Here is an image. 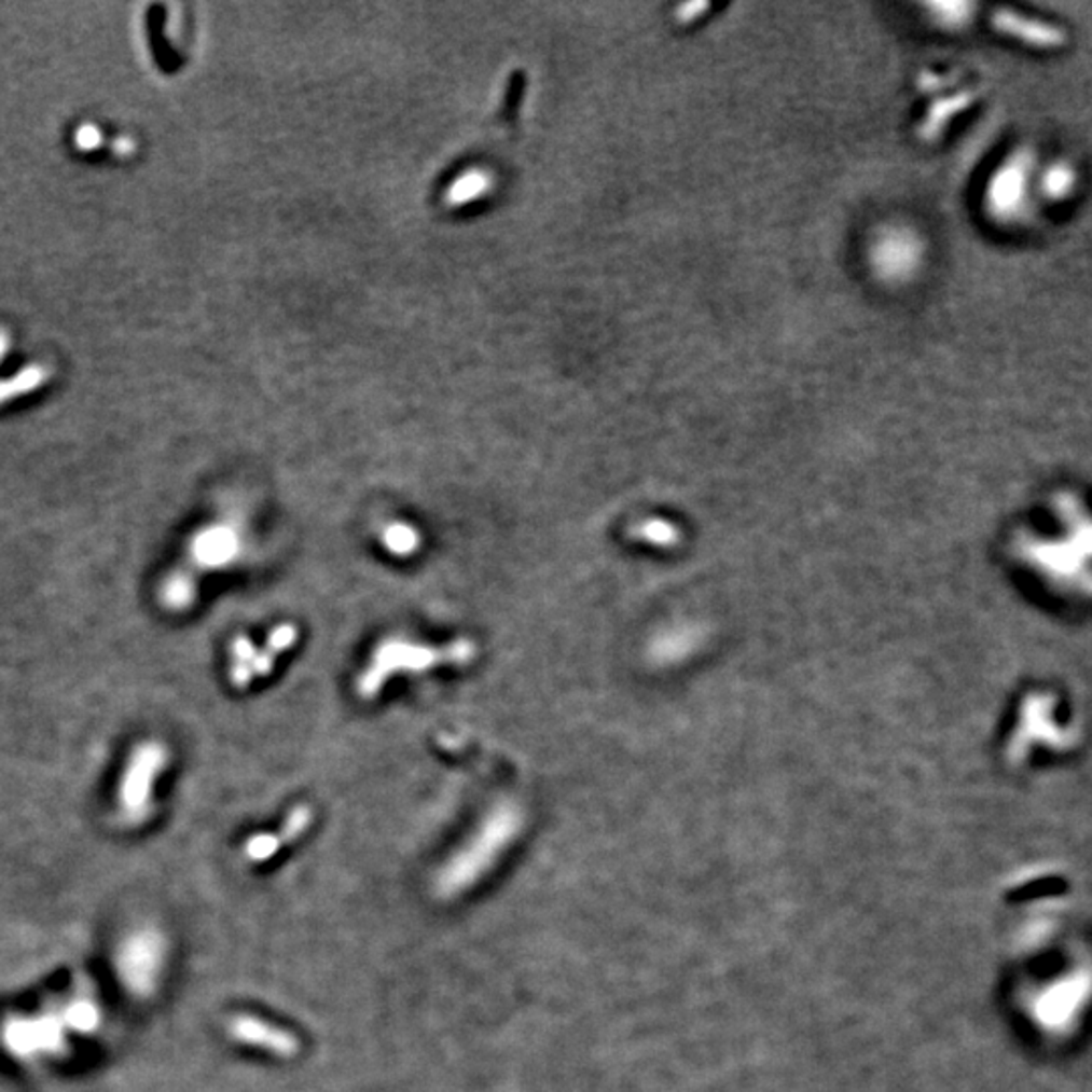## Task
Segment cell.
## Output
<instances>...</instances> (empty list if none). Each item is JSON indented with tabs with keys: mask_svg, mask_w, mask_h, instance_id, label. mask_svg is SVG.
I'll return each mask as SVG.
<instances>
[{
	"mask_svg": "<svg viewBox=\"0 0 1092 1092\" xmlns=\"http://www.w3.org/2000/svg\"><path fill=\"white\" fill-rule=\"evenodd\" d=\"M166 761V752L156 743H147L134 752L130 766L126 771V782L122 789V799L128 810H138L147 803L154 775Z\"/></svg>",
	"mask_w": 1092,
	"mask_h": 1092,
	"instance_id": "3957f363",
	"label": "cell"
},
{
	"mask_svg": "<svg viewBox=\"0 0 1092 1092\" xmlns=\"http://www.w3.org/2000/svg\"><path fill=\"white\" fill-rule=\"evenodd\" d=\"M239 553L237 533L229 526H211L196 535L193 540V556L196 563L217 569L231 563Z\"/></svg>",
	"mask_w": 1092,
	"mask_h": 1092,
	"instance_id": "277c9868",
	"label": "cell"
},
{
	"mask_svg": "<svg viewBox=\"0 0 1092 1092\" xmlns=\"http://www.w3.org/2000/svg\"><path fill=\"white\" fill-rule=\"evenodd\" d=\"M419 533L405 522H392L383 530V544L391 555H413L419 549Z\"/></svg>",
	"mask_w": 1092,
	"mask_h": 1092,
	"instance_id": "52a82bcc",
	"label": "cell"
},
{
	"mask_svg": "<svg viewBox=\"0 0 1092 1092\" xmlns=\"http://www.w3.org/2000/svg\"><path fill=\"white\" fill-rule=\"evenodd\" d=\"M233 655L237 658V662H245L249 664L255 655V646L251 644L249 637L239 636L233 641Z\"/></svg>",
	"mask_w": 1092,
	"mask_h": 1092,
	"instance_id": "7c38bea8",
	"label": "cell"
},
{
	"mask_svg": "<svg viewBox=\"0 0 1092 1092\" xmlns=\"http://www.w3.org/2000/svg\"><path fill=\"white\" fill-rule=\"evenodd\" d=\"M473 644L459 639L447 648L415 646L401 639H389L376 648L371 666L359 678L360 699H373L395 672H424L441 664H466L473 658Z\"/></svg>",
	"mask_w": 1092,
	"mask_h": 1092,
	"instance_id": "6da1fadb",
	"label": "cell"
},
{
	"mask_svg": "<svg viewBox=\"0 0 1092 1092\" xmlns=\"http://www.w3.org/2000/svg\"><path fill=\"white\" fill-rule=\"evenodd\" d=\"M253 676H267L272 668H274V653L263 650V652H255L253 660L249 662Z\"/></svg>",
	"mask_w": 1092,
	"mask_h": 1092,
	"instance_id": "8fae6325",
	"label": "cell"
},
{
	"mask_svg": "<svg viewBox=\"0 0 1092 1092\" xmlns=\"http://www.w3.org/2000/svg\"><path fill=\"white\" fill-rule=\"evenodd\" d=\"M195 597V585L186 575H175L163 589L164 604L170 605L172 609H184L193 604Z\"/></svg>",
	"mask_w": 1092,
	"mask_h": 1092,
	"instance_id": "ba28073f",
	"label": "cell"
},
{
	"mask_svg": "<svg viewBox=\"0 0 1092 1092\" xmlns=\"http://www.w3.org/2000/svg\"><path fill=\"white\" fill-rule=\"evenodd\" d=\"M310 824V810L308 807H295L292 815L288 817V824L284 826V833L279 840H294L304 832Z\"/></svg>",
	"mask_w": 1092,
	"mask_h": 1092,
	"instance_id": "9c48e42d",
	"label": "cell"
},
{
	"mask_svg": "<svg viewBox=\"0 0 1092 1092\" xmlns=\"http://www.w3.org/2000/svg\"><path fill=\"white\" fill-rule=\"evenodd\" d=\"M253 680V672L251 666L245 664V662H235L233 668H231V682L235 688H245V686L251 685Z\"/></svg>",
	"mask_w": 1092,
	"mask_h": 1092,
	"instance_id": "4fadbf2b",
	"label": "cell"
},
{
	"mask_svg": "<svg viewBox=\"0 0 1092 1092\" xmlns=\"http://www.w3.org/2000/svg\"><path fill=\"white\" fill-rule=\"evenodd\" d=\"M295 637H298V632H295L294 625H290V623L279 625V627H276V630L272 632V636H269V641H267V648H265V650L272 653L284 652V650H288V648L294 644Z\"/></svg>",
	"mask_w": 1092,
	"mask_h": 1092,
	"instance_id": "30bf717a",
	"label": "cell"
},
{
	"mask_svg": "<svg viewBox=\"0 0 1092 1092\" xmlns=\"http://www.w3.org/2000/svg\"><path fill=\"white\" fill-rule=\"evenodd\" d=\"M994 25H997L1001 31H1010V33L1018 34L1022 39H1026L1029 43H1040V45H1054L1060 43L1059 31H1052L1048 29L1046 25H1036V23H1027L1018 18V15H1011V13H1001L994 18Z\"/></svg>",
	"mask_w": 1092,
	"mask_h": 1092,
	"instance_id": "8992f818",
	"label": "cell"
},
{
	"mask_svg": "<svg viewBox=\"0 0 1092 1092\" xmlns=\"http://www.w3.org/2000/svg\"><path fill=\"white\" fill-rule=\"evenodd\" d=\"M521 828V814L512 805L496 807V812L488 815L480 832L475 833L472 842L457 854L450 866L441 872L440 893L450 897L459 888H466L472 884L486 868H488L496 856L508 846V842L516 835Z\"/></svg>",
	"mask_w": 1092,
	"mask_h": 1092,
	"instance_id": "7a4b0ae2",
	"label": "cell"
},
{
	"mask_svg": "<svg viewBox=\"0 0 1092 1092\" xmlns=\"http://www.w3.org/2000/svg\"><path fill=\"white\" fill-rule=\"evenodd\" d=\"M233 1032H237V1038H241L245 1042L276 1050L278 1054H292L295 1050V1040L292 1036L278 1032L274 1027L265 1026L255 1020H249V1018L239 1020L233 1026Z\"/></svg>",
	"mask_w": 1092,
	"mask_h": 1092,
	"instance_id": "5b68a950",
	"label": "cell"
}]
</instances>
